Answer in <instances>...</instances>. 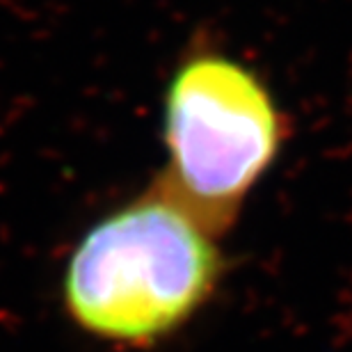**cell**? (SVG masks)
Returning <instances> with one entry per match:
<instances>
[{
  "instance_id": "cell-1",
  "label": "cell",
  "mask_w": 352,
  "mask_h": 352,
  "mask_svg": "<svg viewBox=\"0 0 352 352\" xmlns=\"http://www.w3.org/2000/svg\"><path fill=\"white\" fill-rule=\"evenodd\" d=\"M217 234L156 181L85 231L62 274L69 318L94 339L144 348L181 329L222 272Z\"/></svg>"
},
{
  "instance_id": "cell-2",
  "label": "cell",
  "mask_w": 352,
  "mask_h": 352,
  "mask_svg": "<svg viewBox=\"0 0 352 352\" xmlns=\"http://www.w3.org/2000/svg\"><path fill=\"white\" fill-rule=\"evenodd\" d=\"M288 119L267 82L243 60L197 48L165 89V172L158 181L217 236L279 158Z\"/></svg>"
}]
</instances>
